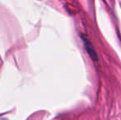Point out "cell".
I'll list each match as a JSON object with an SVG mask.
<instances>
[{"label":"cell","mask_w":121,"mask_h":120,"mask_svg":"<svg viewBox=\"0 0 121 120\" xmlns=\"http://www.w3.org/2000/svg\"><path fill=\"white\" fill-rule=\"evenodd\" d=\"M0 120H8V119H4V118H3V119H0Z\"/></svg>","instance_id":"2"},{"label":"cell","mask_w":121,"mask_h":120,"mask_svg":"<svg viewBox=\"0 0 121 120\" xmlns=\"http://www.w3.org/2000/svg\"><path fill=\"white\" fill-rule=\"evenodd\" d=\"M81 36H82V39L83 40L84 46H85V48H86V50L88 54H89V56L91 57V59L93 61H98V56H97L96 51V50H95L93 44L91 43V41L90 40V39L85 35H81Z\"/></svg>","instance_id":"1"}]
</instances>
